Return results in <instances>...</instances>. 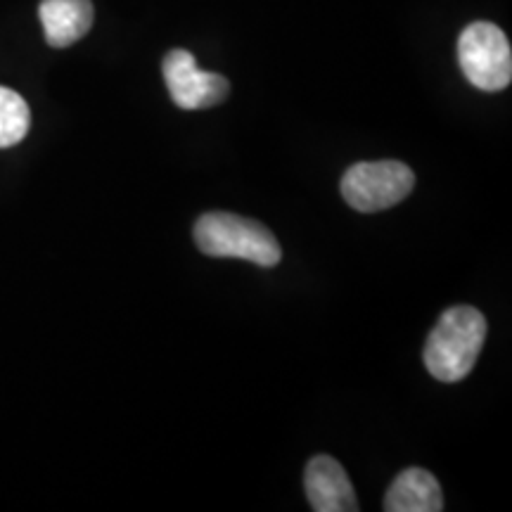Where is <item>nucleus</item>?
I'll list each match as a JSON object with an SVG mask.
<instances>
[{
  "label": "nucleus",
  "mask_w": 512,
  "mask_h": 512,
  "mask_svg": "<svg viewBox=\"0 0 512 512\" xmlns=\"http://www.w3.org/2000/svg\"><path fill=\"white\" fill-rule=\"evenodd\" d=\"M486 342V318L475 306H453L441 313L427 337L422 361L439 382H460L475 368Z\"/></svg>",
  "instance_id": "obj_1"
},
{
  "label": "nucleus",
  "mask_w": 512,
  "mask_h": 512,
  "mask_svg": "<svg viewBox=\"0 0 512 512\" xmlns=\"http://www.w3.org/2000/svg\"><path fill=\"white\" fill-rule=\"evenodd\" d=\"M192 238L202 254L219 259H245L256 266L273 268L283 259L275 235L259 221L228 211H209L197 219Z\"/></svg>",
  "instance_id": "obj_2"
},
{
  "label": "nucleus",
  "mask_w": 512,
  "mask_h": 512,
  "mask_svg": "<svg viewBox=\"0 0 512 512\" xmlns=\"http://www.w3.org/2000/svg\"><path fill=\"white\" fill-rule=\"evenodd\" d=\"M458 62L465 79L479 91L496 93L512 81V50L508 36L491 22H475L458 38Z\"/></svg>",
  "instance_id": "obj_3"
},
{
  "label": "nucleus",
  "mask_w": 512,
  "mask_h": 512,
  "mask_svg": "<svg viewBox=\"0 0 512 512\" xmlns=\"http://www.w3.org/2000/svg\"><path fill=\"white\" fill-rule=\"evenodd\" d=\"M415 174L403 162H358L349 166L342 176L344 202L361 214H375L396 207L413 192Z\"/></svg>",
  "instance_id": "obj_4"
},
{
  "label": "nucleus",
  "mask_w": 512,
  "mask_h": 512,
  "mask_svg": "<svg viewBox=\"0 0 512 512\" xmlns=\"http://www.w3.org/2000/svg\"><path fill=\"white\" fill-rule=\"evenodd\" d=\"M162 72L171 100L181 110H207V107L221 105L230 93L226 76L202 72L195 55L183 48L171 50L164 57Z\"/></svg>",
  "instance_id": "obj_5"
},
{
  "label": "nucleus",
  "mask_w": 512,
  "mask_h": 512,
  "mask_svg": "<svg viewBox=\"0 0 512 512\" xmlns=\"http://www.w3.org/2000/svg\"><path fill=\"white\" fill-rule=\"evenodd\" d=\"M304 489L309 505L316 512H356V494L344 467L330 456L309 460L304 475Z\"/></svg>",
  "instance_id": "obj_6"
},
{
  "label": "nucleus",
  "mask_w": 512,
  "mask_h": 512,
  "mask_svg": "<svg viewBox=\"0 0 512 512\" xmlns=\"http://www.w3.org/2000/svg\"><path fill=\"white\" fill-rule=\"evenodd\" d=\"M48 46L69 48L93 27L91 0H43L38 5Z\"/></svg>",
  "instance_id": "obj_7"
},
{
  "label": "nucleus",
  "mask_w": 512,
  "mask_h": 512,
  "mask_svg": "<svg viewBox=\"0 0 512 512\" xmlns=\"http://www.w3.org/2000/svg\"><path fill=\"white\" fill-rule=\"evenodd\" d=\"M384 510L387 512H439L444 510V494L441 484L432 472L422 467H408L384 494Z\"/></svg>",
  "instance_id": "obj_8"
},
{
  "label": "nucleus",
  "mask_w": 512,
  "mask_h": 512,
  "mask_svg": "<svg viewBox=\"0 0 512 512\" xmlns=\"http://www.w3.org/2000/svg\"><path fill=\"white\" fill-rule=\"evenodd\" d=\"M31 128V112L27 100L0 86V147H12L27 138Z\"/></svg>",
  "instance_id": "obj_9"
}]
</instances>
